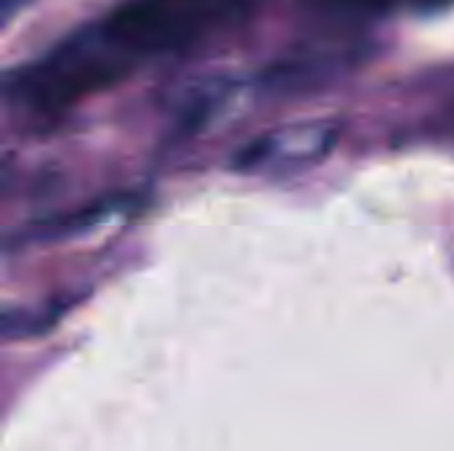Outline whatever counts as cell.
I'll return each mask as SVG.
<instances>
[{
    "label": "cell",
    "instance_id": "6da1fadb",
    "mask_svg": "<svg viewBox=\"0 0 454 451\" xmlns=\"http://www.w3.org/2000/svg\"><path fill=\"white\" fill-rule=\"evenodd\" d=\"M261 0H122L8 80L29 112H61L130 77L141 64L184 53L255 13Z\"/></svg>",
    "mask_w": 454,
    "mask_h": 451
},
{
    "label": "cell",
    "instance_id": "7a4b0ae2",
    "mask_svg": "<svg viewBox=\"0 0 454 451\" xmlns=\"http://www.w3.org/2000/svg\"><path fill=\"white\" fill-rule=\"evenodd\" d=\"M338 130L330 122H301L250 141L234 159L245 173L287 175L322 162L335 146Z\"/></svg>",
    "mask_w": 454,
    "mask_h": 451
},
{
    "label": "cell",
    "instance_id": "3957f363",
    "mask_svg": "<svg viewBox=\"0 0 454 451\" xmlns=\"http://www.w3.org/2000/svg\"><path fill=\"white\" fill-rule=\"evenodd\" d=\"M234 98V85L226 80H213L205 85H189V90L178 101V120L186 128L207 125L223 106H229Z\"/></svg>",
    "mask_w": 454,
    "mask_h": 451
},
{
    "label": "cell",
    "instance_id": "277c9868",
    "mask_svg": "<svg viewBox=\"0 0 454 451\" xmlns=\"http://www.w3.org/2000/svg\"><path fill=\"white\" fill-rule=\"evenodd\" d=\"M314 8L335 16H383L404 8H431L447 0H311Z\"/></svg>",
    "mask_w": 454,
    "mask_h": 451
},
{
    "label": "cell",
    "instance_id": "5b68a950",
    "mask_svg": "<svg viewBox=\"0 0 454 451\" xmlns=\"http://www.w3.org/2000/svg\"><path fill=\"white\" fill-rule=\"evenodd\" d=\"M19 5H24V0H3V19L8 21L19 11Z\"/></svg>",
    "mask_w": 454,
    "mask_h": 451
}]
</instances>
